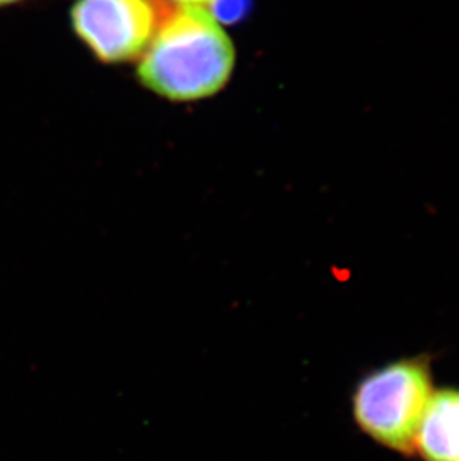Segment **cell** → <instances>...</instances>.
Instances as JSON below:
<instances>
[{
  "label": "cell",
  "instance_id": "5b68a950",
  "mask_svg": "<svg viewBox=\"0 0 459 461\" xmlns=\"http://www.w3.org/2000/svg\"><path fill=\"white\" fill-rule=\"evenodd\" d=\"M209 5L212 17L226 24L243 22L252 11V0H212Z\"/></svg>",
  "mask_w": 459,
  "mask_h": 461
},
{
  "label": "cell",
  "instance_id": "8992f818",
  "mask_svg": "<svg viewBox=\"0 0 459 461\" xmlns=\"http://www.w3.org/2000/svg\"><path fill=\"white\" fill-rule=\"evenodd\" d=\"M178 2L181 6H203L204 4H211L212 0H174Z\"/></svg>",
  "mask_w": 459,
  "mask_h": 461
},
{
  "label": "cell",
  "instance_id": "52a82bcc",
  "mask_svg": "<svg viewBox=\"0 0 459 461\" xmlns=\"http://www.w3.org/2000/svg\"><path fill=\"white\" fill-rule=\"evenodd\" d=\"M27 0H0V11L18 6V5L26 4Z\"/></svg>",
  "mask_w": 459,
  "mask_h": 461
},
{
  "label": "cell",
  "instance_id": "3957f363",
  "mask_svg": "<svg viewBox=\"0 0 459 461\" xmlns=\"http://www.w3.org/2000/svg\"><path fill=\"white\" fill-rule=\"evenodd\" d=\"M70 22L90 51L112 65L147 50L156 35L157 13L151 0H76Z\"/></svg>",
  "mask_w": 459,
  "mask_h": 461
},
{
  "label": "cell",
  "instance_id": "7a4b0ae2",
  "mask_svg": "<svg viewBox=\"0 0 459 461\" xmlns=\"http://www.w3.org/2000/svg\"><path fill=\"white\" fill-rule=\"evenodd\" d=\"M428 358H404L363 379L354 396L361 429L388 448L413 453L420 420L431 399Z\"/></svg>",
  "mask_w": 459,
  "mask_h": 461
},
{
  "label": "cell",
  "instance_id": "6da1fadb",
  "mask_svg": "<svg viewBox=\"0 0 459 461\" xmlns=\"http://www.w3.org/2000/svg\"><path fill=\"white\" fill-rule=\"evenodd\" d=\"M234 45L203 6H181L158 29L138 66L140 83L175 102L199 101L226 87Z\"/></svg>",
  "mask_w": 459,
  "mask_h": 461
},
{
  "label": "cell",
  "instance_id": "277c9868",
  "mask_svg": "<svg viewBox=\"0 0 459 461\" xmlns=\"http://www.w3.org/2000/svg\"><path fill=\"white\" fill-rule=\"evenodd\" d=\"M416 445L428 461H459V392L445 390L431 396Z\"/></svg>",
  "mask_w": 459,
  "mask_h": 461
}]
</instances>
